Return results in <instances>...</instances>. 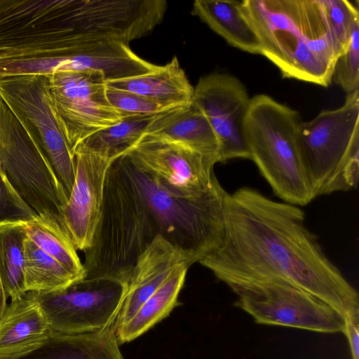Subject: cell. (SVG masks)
Here are the masks:
<instances>
[{"mask_svg":"<svg viewBox=\"0 0 359 359\" xmlns=\"http://www.w3.org/2000/svg\"><path fill=\"white\" fill-rule=\"evenodd\" d=\"M241 1L196 0L192 14L197 16L229 45L251 54L261 55L259 39L240 9Z\"/></svg>","mask_w":359,"mask_h":359,"instance_id":"obj_21","label":"cell"},{"mask_svg":"<svg viewBox=\"0 0 359 359\" xmlns=\"http://www.w3.org/2000/svg\"><path fill=\"white\" fill-rule=\"evenodd\" d=\"M331 29L346 50L353 23L359 19L358 4L348 0H321Z\"/></svg>","mask_w":359,"mask_h":359,"instance_id":"obj_28","label":"cell"},{"mask_svg":"<svg viewBox=\"0 0 359 359\" xmlns=\"http://www.w3.org/2000/svg\"><path fill=\"white\" fill-rule=\"evenodd\" d=\"M50 332L34 292L11 300L0 320V359H17L36 351Z\"/></svg>","mask_w":359,"mask_h":359,"instance_id":"obj_16","label":"cell"},{"mask_svg":"<svg viewBox=\"0 0 359 359\" xmlns=\"http://www.w3.org/2000/svg\"><path fill=\"white\" fill-rule=\"evenodd\" d=\"M157 230L120 157L107 173L101 212L83 263L86 278L124 284Z\"/></svg>","mask_w":359,"mask_h":359,"instance_id":"obj_3","label":"cell"},{"mask_svg":"<svg viewBox=\"0 0 359 359\" xmlns=\"http://www.w3.org/2000/svg\"><path fill=\"white\" fill-rule=\"evenodd\" d=\"M120 160L144 198L158 234L194 263L218 246L223 234L224 207L228 193L218 180L201 194L184 196L137 169L126 155Z\"/></svg>","mask_w":359,"mask_h":359,"instance_id":"obj_5","label":"cell"},{"mask_svg":"<svg viewBox=\"0 0 359 359\" xmlns=\"http://www.w3.org/2000/svg\"><path fill=\"white\" fill-rule=\"evenodd\" d=\"M198 263L226 285L278 281L303 290L344 318H359V296L327 257L297 205L242 187L227 193L218 246Z\"/></svg>","mask_w":359,"mask_h":359,"instance_id":"obj_1","label":"cell"},{"mask_svg":"<svg viewBox=\"0 0 359 359\" xmlns=\"http://www.w3.org/2000/svg\"><path fill=\"white\" fill-rule=\"evenodd\" d=\"M125 292V284L88 278L61 291L34 292L50 329L67 334L98 332L115 325Z\"/></svg>","mask_w":359,"mask_h":359,"instance_id":"obj_11","label":"cell"},{"mask_svg":"<svg viewBox=\"0 0 359 359\" xmlns=\"http://www.w3.org/2000/svg\"><path fill=\"white\" fill-rule=\"evenodd\" d=\"M105 95L113 107L129 114L153 116L171 110L140 95L123 90L106 86Z\"/></svg>","mask_w":359,"mask_h":359,"instance_id":"obj_30","label":"cell"},{"mask_svg":"<svg viewBox=\"0 0 359 359\" xmlns=\"http://www.w3.org/2000/svg\"><path fill=\"white\" fill-rule=\"evenodd\" d=\"M237 296L234 305L257 324L290 327L323 332H343L344 318L320 299L278 281L230 284Z\"/></svg>","mask_w":359,"mask_h":359,"instance_id":"obj_7","label":"cell"},{"mask_svg":"<svg viewBox=\"0 0 359 359\" xmlns=\"http://www.w3.org/2000/svg\"><path fill=\"white\" fill-rule=\"evenodd\" d=\"M250 97L236 77L223 73L202 76L194 87L191 104L206 118L219 144L220 163L250 159L243 122Z\"/></svg>","mask_w":359,"mask_h":359,"instance_id":"obj_13","label":"cell"},{"mask_svg":"<svg viewBox=\"0 0 359 359\" xmlns=\"http://www.w3.org/2000/svg\"><path fill=\"white\" fill-rule=\"evenodd\" d=\"M23 277L27 292L61 291L82 280L27 237L24 241Z\"/></svg>","mask_w":359,"mask_h":359,"instance_id":"obj_24","label":"cell"},{"mask_svg":"<svg viewBox=\"0 0 359 359\" xmlns=\"http://www.w3.org/2000/svg\"><path fill=\"white\" fill-rule=\"evenodd\" d=\"M46 76L57 122L72 151L95 133L133 116L109 103L105 81L96 73L67 71Z\"/></svg>","mask_w":359,"mask_h":359,"instance_id":"obj_8","label":"cell"},{"mask_svg":"<svg viewBox=\"0 0 359 359\" xmlns=\"http://www.w3.org/2000/svg\"><path fill=\"white\" fill-rule=\"evenodd\" d=\"M240 9L259 39L261 55L283 78L331 84L336 61L345 49L321 0H243Z\"/></svg>","mask_w":359,"mask_h":359,"instance_id":"obj_2","label":"cell"},{"mask_svg":"<svg viewBox=\"0 0 359 359\" xmlns=\"http://www.w3.org/2000/svg\"><path fill=\"white\" fill-rule=\"evenodd\" d=\"M74 184L60 217L77 250L91 245L100 218L105 182L113 163L118 158L77 145Z\"/></svg>","mask_w":359,"mask_h":359,"instance_id":"obj_14","label":"cell"},{"mask_svg":"<svg viewBox=\"0 0 359 359\" xmlns=\"http://www.w3.org/2000/svg\"><path fill=\"white\" fill-rule=\"evenodd\" d=\"M142 136L182 145L220 163L218 140L205 116L192 104L154 116Z\"/></svg>","mask_w":359,"mask_h":359,"instance_id":"obj_18","label":"cell"},{"mask_svg":"<svg viewBox=\"0 0 359 359\" xmlns=\"http://www.w3.org/2000/svg\"><path fill=\"white\" fill-rule=\"evenodd\" d=\"M0 97L34 132L69 197L75 176L74 156L57 122L48 77L34 74L0 77Z\"/></svg>","mask_w":359,"mask_h":359,"instance_id":"obj_9","label":"cell"},{"mask_svg":"<svg viewBox=\"0 0 359 359\" xmlns=\"http://www.w3.org/2000/svg\"><path fill=\"white\" fill-rule=\"evenodd\" d=\"M125 155L137 169L180 196L201 194L217 180L215 158L177 144L142 136Z\"/></svg>","mask_w":359,"mask_h":359,"instance_id":"obj_12","label":"cell"},{"mask_svg":"<svg viewBox=\"0 0 359 359\" xmlns=\"http://www.w3.org/2000/svg\"><path fill=\"white\" fill-rule=\"evenodd\" d=\"M0 166L36 214L51 212L60 215L67 195L36 136L27 123L11 110L8 135Z\"/></svg>","mask_w":359,"mask_h":359,"instance_id":"obj_10","label":"cell"},{"mask_svg":"<svg viewBox=\"0 0 359 359\" xmlns=\"http://www.w3.org/2000/svg\"><path fill=\"white\" fill-rule=\"evenodd\" d=\"M153 116H128L111 126L95 133L77 145L119 158L140 141Z\"/></svg>","mask_w":359,"mask_h":359,"instance_id":"obj_26","label":"cell"},{"mask_svg":"<svg viewBox=\"0 0 359 359\" xmlns=\"http://www.w3.org/2000/svg\"><path fill=\"white\" fill-rule=\"evenodd\" d=\"M297 145L315 198L357 188L359 177V90L344 104L301 121Z\"/></svg>","mask_w":359,"mask_h":359,"instance_id":"obj_6","label":"cell"},{"mask_svg":"<svg viewBox=\"0 0 359 359\" xmlns=\"http://www.w3.org/2000/svg\"><path fill=\"white\" fill-rule=\"evenodd\" d=\"M157 67L136 55L128 43L112 41L92 44L62 57L57 72H93L107 82L142 75Z\"/></svg>","mask_w":359,"mask_h":359,"instance_id":"obj_17","label":"cell"},{"mask_svg":"<svg viewBox=\"0 0 359 359\" xmlns=\"http://www.w3.org/2000/svg\"><path fill=\"white\" fill-rule=\"evenodd\" d=\"M359 318L353 317L344 318L343 333L347 337L352 359H359Z\"/></svg>","mask_w":359,"mask_h":359,"instance_id":"obj_31","label":"cell"},{"mask_svg":"<svg viewBox=\"0 0 359 359\" xmlns=\"http://www.w3.org/2000/svg\"><path fill=\"white\" fill-rule=\"evenodd\" d=\"M107 87L140 95L169 109L191 104L194 87L178 58L174 56L164 65L137 76L105 82Z\"/></svg>","mask_w":359,"mask_h":359,"instance_id":"obj_19","label":"cell"},{"mask_svg":"<svg viewBox=\"0 0 359 359\" xmlns=\"http://www.w3.org/2000/svg\"><path fill=\"white\" fill-rule=\"evenodd\" d=\"M36 212L25 202L8 179L0 166V223L27 222Z\"/></svg>","mask_w":359,"mask_h":359,"instance_id":"obj_29","label":"cell"},{"mask_svg":"<svg viewBox=\"0 0 359 359\" xmlns=\"http://www.w3.org/2000/svg\"><path fill=\"white\" fill-rule=\"evenodd\" d=\"M17 359H124L115 325L94 332L67 334L50 330L46 342Z\"/></svg>","mask_w":359,"mask_h":359,"instance_id":"obj_20","label":"cell"},{"mask_svg":"<svg viewBox=\"0 0 359 359\" xmlns=\"http://www.w3.org/2000/svg\"><path fill=\"white\" fill-rule=\"evenodd\" d=\"M301 121L297 111L259 94L250 98L243 122L250 160L278 198L297 206L316 198L298 149Z\"/></svg>","mask_w":359,"mask_h":359,"instance_id":"obj_4","label":"cell"},{"mask_svg":"<svg viewBox=\"0 0 359 359\" xmlns=\"http://www.w3.org/2000/svg\"><path fill=\"white\" fill-rule=\"evenodd\" d=\"M24 222L0 223V276L6 291L15 300L27 293L23 277Z\"/></svg>","mask_w":359,"mask_h":359,"instance_id":"obj_25","label":"cell"},{"mask_svg":"<svg viewBox=\"0 0 359 359\" xmlns=\"http://www.w3.org/2000/svg\"><path fill=\"white\" fill-rule=\"evenodd\" d=\"M194 261L158 234L141 255L128 280L116 330L126 324L140 307L158 289L171 273Z\"/></svg>","mask_w":359,"mask_h":359,"instance_id":"obj_15","label":"cell"},{"mask_svg":"<svg viewBox=\"0 0 359 359\" xmlns=\"http://www.w3.org/2000/svg\"><path fill=\"white\" fill-rule=\"evenodd\" d=\"M8 295L6 291L3 281L1 280V277L0 276V320L2 318L8 306Z\"/></svg>","mask_w":359,"mask_h":359,"instance_id":"obj_32","label":"cell"},{"mask_svg":"<svg viewBox=\"0 0 359 359\" xmlns=\"http://www.w3.org/2000/svg\"><path fill=\"white\" fill-rule=\"evenodd\" d=\"M189 267L182 266L175 269L132 318L116 330L119 344L137 338L170 314L178 303Z\"/></svg>","mask_w":359,"mask_h":359,"instance_id":"obj_23","label":"cell"},{"mask_svg":"<svg viewBox=\"0 0 359 359\" xmlns=\"http://www.w3.org/2000/svg\"><path fill=\"white\" fill-rule=\"evenodd\" d=\"M23 224L27 237L38 248L80 280L86 278L83 264L60 215L51 212L36 214Z\"/></svg>","mask_w":359,"mask_h":359,"instance_id":"obj_22","label":"cell"},{"mask_svg":"<svg viewBox=\"0 0 359 359\" xmlns=\"http://www.w3.org/2000/svg\"><path fill=\"white\" fill-rule=\"evenodd\" d=\"M332 81L347 94L359 90V19L353 25L346 50L336 61Z\"/></svg>","mask_w":359,"mask_h":359,"instance_id":"obj_27","label":"cell"}]
</instances>
